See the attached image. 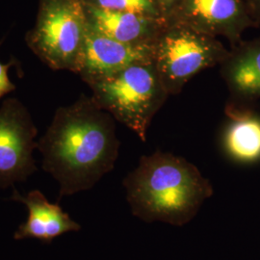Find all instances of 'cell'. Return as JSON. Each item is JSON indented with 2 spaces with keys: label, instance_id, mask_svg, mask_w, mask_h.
Instances as JSON below:
<instances>
[{
  "label": "cell",
  "instance_id": "2",
  "mask_svg": "<svg viewBox=\"0 0 260 260\" xmlns=\"http://www.w3.org/2000/svg\"><path fill=\"white\" fill-rule=\"evenodd\" d=\"M122 183L132 214L147 223L183 225L213 195L210 181L194 164L159 150L140 158Z\"/></svg>",
  "mask_w": 260,
  "mask_h": 260
},
{
  "label": "cell",
  "instance_id": "6",
  "mask_svg": "<svg viewBox=\"0 0 260 260\" xmlns=\"http://www.w3.org/2000/svg\"><path fill=\"white\" fill-rule=\"evenodd\" d=\"M37 135L27 107L17 98L6 99L0 106V190L26 181L37 171Z\"/></svg>",
  "mask_w": 260,
  "mask_h": 260
},
{
  "label": "cell",
  "instance_id": "12",
  "mask_svg": "<svg viewBox=\"0 0 260 260\" xmlns=\"http://www.w3.org/2000/svg\"><path fill=\"white\" fill-rule=\"evenodd\" d=\"M231 121L224 130L223 149L234 161L252 163L260 159V115L245 105L230 104Z\"/></svg>",
  "mask_w": 260,
  "mask_h": 260
},
{
  "label": "cell",
  "instance_id": "15",
  "mask_svg": "<svg viewBox=\"0 0 260 260\" xmlns=\"http://www.w3.org/2000/svg\"><path fill=\"white\" fill-rule=\"evenodd\" d=\"M164 19L169 20L178 9L183 0H154Z\"/></svg>",
  "mask_w": 260,
  "mask_h": 260
},
{
  "label": "cell",
  "instance_id": "4",
  "mask_svg": "<svg viewBox=\"0 0 260 260\" xmlns=\"http://www.w3.org/2000/svg\"><path fill=\"white\" fill-rule=\"evenodd\" d=\"M87 32L80 0H39L36 23L26 33L25 43L51 70L78 75Z\"/></svg>",
  "mask_w": 260,
  "mask_h": 260
},
{
  "label": "cell",
  "instance_id": "16",
  "mask_svg": "<svg viewBox=\"0 0 260 260\" xmlns=\"http://www.w3.org/2000/svg\"><path fill=\"white\" fill-rule=\"evenodd\" d=\"M252 19L260 26V0H246Z\"/></svg>",
  "mask_w": 260,
  "mask_h": 260
},
{
  "label": "cell",
  "instance_id": "7",
  "mask_svg": "<svg viewBox=\"0 0 260 260\" xmlns=\"http://www.w3.org/2000/svg\"><path fill=\"white\" fill-rule=\"evenodd\" d=\"M167 21L211 37L223 36L232 47L243 41L246 29L260 27L251 18L246 0H183Z\"/></svg>",
  "mask_w": 260,
  "mask_h": 260
},
{
  "label": "cell",
  "instance_id": "13",
  "mask_svg": "<svg viewBox=\"0 0 260 260\" xmlns=\"http://www.w3.org/2000/svg\"><path fill=\"white\" fill-rule=\"evenodd\" d=\"M85 5L116 12H125L154 19H164L154 0H80Z\"/></svg>",
  "mask_w": 260,
  "mask_h": 260
},
{
  "label": "cell",
  "instance_id": "3",
  "mask_svg": "<svg viewBox=\"0 0 260 260\" xmlns=\"http://www.w3.org/2000/svg\"><path fill=\"white\" fill-rule=\"evenodd\" d=\"M87 85L94 103L143 142L153 117L170 95L152 62L128 66Z\"/></svg>",
  "mask_w": 260,
  "mask_h": 260
},
{
  "label": "cell",
  "instance_id": "14",
  "mask_svg": "<svg viewBox=\"0 0 260 260\" xmlns=\"http://www.w3.org/2000/svg\"><path fill=\"white\" fill-rule=\"evenodd\" d=\"M16 63V60H11L8 64L0 63V99L8 93L16 91V85L11 81L9 69Z\"/></svg>",
  "mask_w": 260,
  "mask_h": 260
},
{
  "label": "cell",
  "instance_id": "9",
  "mask_svg": "<svg viewBox=\"0 0 260 260\" xmlns=\"http://www.w3.org/2000/svg\"><path fill=\"white\" fill-rule=\"evenodd\" d=\"M83 4V3H82ZM90 29L122 44L153 45L167 20L125 12L99 9L83 4Z\"/></svg>",
  "mask_w": 260,
  "mask_h": 260
},
{
  "label": "cell",
  "instance_id": "11",
  "mask_svg": "<svg viewBox=\"0 0 260 260\" xmlns=\"http://www.w3.org/2000/svg\"><path fill=\"white\" fill-rule=\"evenodd\" d=\"M233 104L246 105L260 99V37L241 41L220 64Z\"/></svg>",
  "mask_w": 260,
  "mask_h": 260
},
{
  "label": "cell",
  "instance_id": "1",
  "mask_svg": "<svg viewBox=\"0 0 260 260\" xmlns=\"http://www.w3.org/2000/svg\"><path fill=\"white\" fill-rule=\"evenodd\" d=\"M115 121L85 94L56 110L37 149L43 169L60 185L58 202L93 188L114 169L120 149Z\"/></svg>",
  "mask_w": 260,
  "mask_h": 260
},
{
  "label": "cell",
  "instance_id": "8",
  "mask_svg": "<svg viewBox=\"0 0 260 260\" xmlns=\"http://www.w3.org/2000/svg\"><path fill=\"white\" fill-rule=\"evenodd\" d=\"M153 45L132 46L98 33L88 26L78 73L86 84L113 75L136 63L152 62Z\"/></svg>",
  "mask_w": 260,
  "mask_h": 260
},
{
  "label": "cell",
  "instance_id": "10",
  "mask_svg": "<svg viewBox=\"0 0 260 260\" xmlns=\"http://www.w3.org/2000/svg\"><path fill=\"white\" fill-rule=\"evenodd\" d=\"M10 200L26 205L28 218L15 233L16 240L34 238L50 244L58 236L70 232H78L80 225L63 211L59 202L51 204L39 190H33L25 196L14 188Z\"/></svg>",
  "mask_w": 260,
  "mask_h": 260
},
{
  "label": "cell",
  "instance_id": "5",
  "mask_svg": "<svg viewBox=\"0 0 260 260\" xmlns=\"http://www.w3.org/2000/svg\"><path fill=\"white\" fill-rule=\"evenodd\" d=\"M152 47V63L170 95L180 93L200 72L220 66L230 52L217 38L173 21H167Z\"/></svg>",
  "mask_w": 260,
  "mask_h": 260
}]
</instances>
